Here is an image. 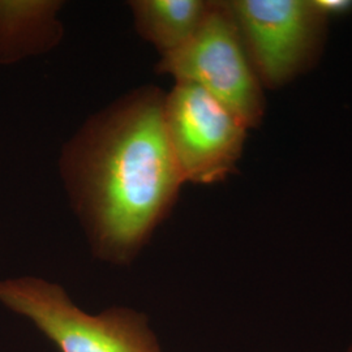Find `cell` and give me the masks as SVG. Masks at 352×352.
<instances>
[{"label": "cell", "instance_id": "cell-2", "mask_svg": "<svg viewBox=\"0 0 352 352\" xmlns=\"http://www.w3.org/2000/svg\"><path fill=\"white\" fill-rule=\"evenodd\" d=\"M160 75L190 82L235 113L248 129L265 115L264 87L256 75L228 0H212L196 34L173 54L160 58Z\"/></svg>", "mask_w": 352, "mask_h": 352}, {"label": "cell", "instance_id": "cell-3", "mask_svg": "<svg viewBox=\"0 0 352 352\" xmlns=\"http://www.w3.org/2000/svg\"><path fill=\"white\" fill-rule=\"evenodd\" d=\"M0 302L30 318L60 352H161L144 316L126 308L87 315L41 278L0 280Z\"/></svg>", "mask_w": 352, "mask_h": 352}, {"label": "cell", "instance_id": "cell-4", "mask_svg": "<svg viewBox=\"0 0 352 352\" xmlns=\"http://www.w3.org/2000/svg\"><path fill=\"white\" fill-rule=\"evenodd\" d=\"M164 124L184 184H217L236 173L250 129L204 89L175 82L164 96Z\"/></svg>", "mask_w": 352, "mask_h": 352}, {"label": "cell", "instance_id": "cell-9", "mask_svg": "<svg viewBox=\"0 0 352 352\" xmlns=\"http://www.w3.org/2000/svg\"><path fill=\"white\" fill-rule=\"evenodd\" d=\"M346 352H352V343H351V346H350V347H349V349H347V351Z\"/></svg>", "mask_w": 352, "mask_h": 352}, {"label": "cell", "instance_id": "cell-6", "mask_svg": "<svg viewBox=\"0 0 352 352\" xmlns=\"http://www.w3.org/2000/svg\"><path fill=\"white\" fill-rule=\"evenodd\" d=\"M60 0H0V65L55 50L64 37Z\"/></svg>", "mask_w": 352, "mask_h": 352}, {"label": "cell", "instance_id": "cell-7", "mask_svg": "<svg viewBox=\"0 0 352 352\" xmlns=\"http://www.w3.org/2000/svg\"><path fill=\"white\" fill-rule=\"evenodd\" d=\"M212 0H131L135 29L160 56L183 47L201 26Z\"/></svg>", "mask_w": 352, "mask_h": 352}, {"label": "cell", "instance_id": "cell-1", "mask_svg": "<svg viewBox=\"0 0 352 352\" xmlns=\"http://www.w3.org/2000/svg\"><path fill=\"white\" fill-rule=\"evenodd\" d=\"M164 96L155 85L133 89L91 115L64 145V188L101 260L129 264L184 186L164 132Z\"/></svg>", "mask_w": 352, "mask_h": 352}, {"label": "cell", "instance_id": "cell-5", "mask_svg": "<svg viewBox=\"0 0 352 352\" xmlns=\"http://www.w3.org/2000/svg\"><path fill=\"white\" fill-rule=\"evenodd\" d=\"M228 4L264 88L287 85L320 59L329 21L311 0H228Z\"/></svg>", "mask_w": 352, "mask_h": 352}, {"label": "cell", "instance_id": "cell-8", "mask_svg": "<svg viewBox=\"0 0 352 352\" xmlns=\"http://www.w3.org/2000/svg\"><path fill=\"white\" fill-rule=\"evenodd\" d=\"M316 11L322 14L327 21L352 11V0H311Z\"/></svg>", "mask_w": 352, "mask_h": 352}]
</instances>
